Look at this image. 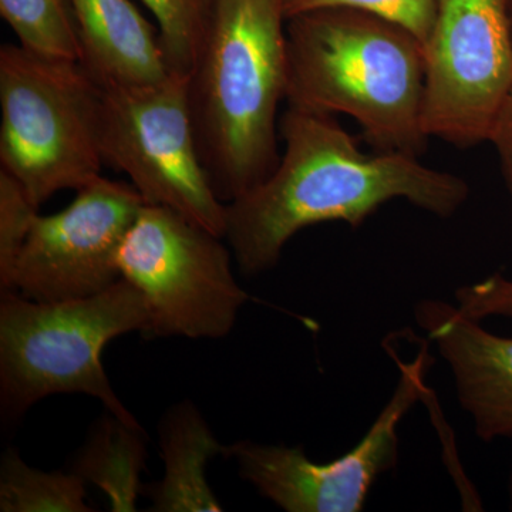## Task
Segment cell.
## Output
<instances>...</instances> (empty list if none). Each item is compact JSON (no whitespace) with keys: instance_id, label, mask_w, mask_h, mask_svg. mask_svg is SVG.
Masks as SVG:
<instances>
[{"instance_id":"obj_21","label":"cell","mask_w":512,"mask_h":512,"mask_svg":"<svg viewBox=\"0 0 512 512\" xmlns=\"http://www.w3.org/2000/svg\"><path fill=\"white\" fill-rule=\"evenodd\" d=\"M490 143L497 151L505 188H507L512 201V94L510 100L505 104L500 119L495 124Z\"/></svg>"},{"instance_id":"obj_16","label":"cell","mask_w":512,"mask_h":512,"mask_svg":"<svg viewBox=\"0 0 512 512\" xmlns=\"http://www.w3.org/2000/svg\"><path fill=\"white\" fill-rule=\"evenodd\" d=\"M0 15L23 49L53 59L82 60L70 0H0Z\"/></svg>"},{"instance_id":"obj_7","label":"cell","mask_w":512,"mask_h":512,"mask_svg":"<svg viewBox=\"0 0 512 512\" xmlns=\"http://www.w3.org/2000/svg\"><path fill=\"white\" fill-rule=\"evenodd\" d=\"M119 269L146 299V335L153 338H225L249 299L222 237L158 205L138 212L121 245Z\"/></svg>"},{"instance_id":"obj_19","label":"cell","mask_w":512,"mask_h":512,"mask_svg":"<svg viewBox=\"0 0 512 512\" xmlns=\"http://www.w3.org/2000/svg\"><path fill=\"white\" fill-rule=\"evenodd\" d=\"M328 8L363 10L393 20L413 32L424 45L433 26L436 0H284L286 19Z\"/></svg>"},{"instance_id":"obj_1","label":"cell","mask_w":512,"mask_h":512,"mask_svg":"<svg viewBox=\"0 0 512 512\" xmlns=\"http://www.w3.org/2000/svg\"><path fill=\"white\" fill-rule=\"evenodd\" d=\"M284 153L272 174L227 204V239L244 274L278 265L302 229L325 222L359 228L383 205L402 200L450 218L470 195L464 178L394 151L360 150L332 114L289 107L279 120Z\"/></svg>"},{"instance_id":"obj_4","label":"cell","mask_w":512,"mask_h":512,"mask_svg":"<svg viewBox=\"0 0 512 512\" xmlns=\"http://www.w3.org/2000/svg\"><path fill=\"white\" fill-rule=\"evenodd\" d=\"M150 326L140 291L120 278L87 298L37 302L2 291L0 393L3 416L16 419L53 394H87L131 427L143 429L111 387L101 353L111 340Z\"/></svg>"},{"instance_id":"obj_20","label":"cell","mask_w":512,"mask_h":512,"mask_svg":"<svg viewBox=\"0 0 512 512\" xmlns=\"http://www.w3.org/2000/svg\"><path fill=\"white\" fill-rule=\"evenodd\" d=\"M454 299L464 315L478 322L490 318L512 319V278L498 272L483 281L461 286Z\"/></svg>"},{"instance_id":"obj_8","label":"cell","mask_w":512,"mask_h":512,"mask_svg":"<svg viewBox=\"0 0 512 512\" xmlns=\"http://www.w3.org/2000/svg\"><path fill=\"white\" fill-rule=\"evenodd\" d=\"M424 67L427 136L458 148L490 143L512 94L507 0H436Z\"/></svg>"},{"instance_id":"obj_14","label":"cell","mask_w":512,"mask_h":512,"mask_svg":"<svg viewBox=\"0 0 512 512\" xmlns=\"http://www.w3.org/2000/svg\"><path fill=\"white\" fill-rule=\"evenodd\" d=\"M146 458L144 430L107 412L74 461L73 473L84 483L99 487L111 511H136L138 495L143 493L141 471Z\"/></svg>"},{"instance_id":"obj_13","label":"cell","mask_w":512,"mask_h":512,"mask_svg":"<svg viewBox=\"0 0 512 512\" xmlns=\"http://www.w3.org/2000/svg\"><path fill=\"white\" fill-rule=\"evenodd\" d=\"M163 480L147 488L158 512L224 510L205 477L208 461L224 454L217 437L191 403L175 406L160 429Z\"/></svg>"},{"instance_id":"obj_6","label":"cell","mask_w":512,"mask_h":512,"mask_svg":"<svg viewBox=\"0 0 512 512\" xmlns=\"http://www.w3.org/2000/svg\"><path fill=\"white\" fill-rule=\"evenodd\" d=\"M104 164L130 178L147 205L170 208L225 238L227 204L201 160L188 104L187 76L144 86H103Z\"/></svg>"},{"instance_id":"obj_17","label":"cell","mask_w":512,"mask_h":512,"mask_svg":"<svg viewBox=\"0 0 512 512\" xmlns=\"http://www.w3.org/2000/svg\"><path fill=\"white\" fill-rule=\"evenodd\" d=\"M157 20L171 72L190 73L211 0H143Z\"/></svg>"},{"instance_id":"obj_2","label":"cell","mask_w":512,"mask_h":512,"mask_svg":"<svg viewBox=\"0 0 512 512\" xmlns=\"http://www.w3.org/2000/svg\"><path fill=\"white\" fill-rule=\"evenodd\" d=\"M284 0H211L187 97L201 160L224 204L279 163L288 87Z\"/></svg>"},{"instance_id":"obj_10","label":"cell","mask_w":512,"mask_h":512,"mask_svg":"<svg viewBox=\"0 0 512 512\" xmlns=\"http://www.w3.org/2000/svg\"><path fill=\"white\" fill-rule=\"evenodd\" d=\"M144 204L133 185L100 177L77 191L69 207L37 215L5 291L62 302L116 284L121 245Z\"/></svg>"},{"instance_id":"obj_12","label":"cell","mask_w":512,"mask_h":512,"mask_svg":"<svg viewBox=\"0 0 512 512\" xmlns=\"http://www.w3.org/2000/svg\"><path fill=\"white\" fill-rule=\"evenodd\" d=\"M82 60L101 86H144L167 79L160 29L131 0H70Z\"/></svg>"},{"instance_id":"obj_3","label":"cell","mask_w":512,"mask_h":512,"mask_svg":"<svg viewBox=\"0 0 512 512\" xmlns=\"http://www.w3.org/2000/svg\"><path fill=\"white\" fill-rule=\"evenodd\" d=\"M286 40L289 107L346 114L377 151L424 153L426 67L413 32L363 10L328 8L288 19Z\"/></svg>"},{"instance_id":"obj_18","label":"cell","mask_w":512,"mask_h":512,"mask_svg":"<svg viewBox=\"0 0 512 512\" xmlns=\"http://www.w3.org/2000/svg\"><path fill=\"white\" fill-rule=\"evenodd\" d=\"M39 208L23 185L0 170V285L5 291L10 274L33 227Z\"/></svg>"},{"instance_id":"obj_9","label":"cell","mask_w":512,"mask_h":512,"mask_svg":"<svg viewBox=\"0 0 512 512\" xmlns=\"http://www.w3.org/2000/svg\"><path fill=\"white\" fill-rule=\"evenodd\" d=\"M429 340H421L412 360H400V376L389 402L362 440L335 460L318 463L301 447L241 440L225 447L239 476L266 500L288 512H360L380 477L399 461L400 424L427 393L433 366Z\"/></svg>"},{"instance_id":"obj_5","label":"cell","mask_w":512,"mask_h":512,"mask_svg":"<svg viewBox=\"0 0 512 512\" xmlns=\"http://www.w3.org/2000/svg\"><path fill=\"white\" fill-rule=\"evenodd\" d=\"M103 86L77 60L0 47V165L37 208L101 177Z\"/></svg>"},{"instance_id":"obj_11","label":"cell","mask_w":512,"mask_h":512,"mask_svg":"<svg viewBox=\"0 0 512 512\" xmlns=\"http://www.w3.org/2000/svg\"><path fill=\"white\" fill-rule=\"evenodd\" d=\"M414 319L447 363L478 439H512V336L490 332L456 303L436 299L417 303Z\"/></svg>"},{"instance_id":"obj_23","label":"cell","mask_w":512,"mask_h":512,"mask_svg":"<svg viewBox=\"0 0 512 512\" xmlns=\"http://www.w3.org/2000/svg\"><path fill=\"white\" fill-rule=\"evenodd\" d=\"M508 16H510L511 32H512V0H507Z\"/></svg>"},{"instance_id":"obj_15","label":"cell","mask_w":512,"mask_h":512,"mask_svg":"<svg viewBox=\"0 0 512 512\" xmlns=\"http://www.w3.org/2000/svg\"><path fill=\"white\" fill-rule=\"evenodd\" d=\"M2 512H89L86 483L76 473H46L29 467L9 448L0 468Z\"/></svg>"},{"instance_id":"obj_22","label":"cell","mask_w":512,"mask_h":512,"mask_svg":"<svg viewBox=\"0 0 512 512\" xmlns=\"http://www.w3.org/2000/svg\"><path fill=\"white\" fill-rule=\"evenodd\" d=\"M508 504H510V510L512 511V470L510 480H508Z\"/></svg>"}]
</instances>
